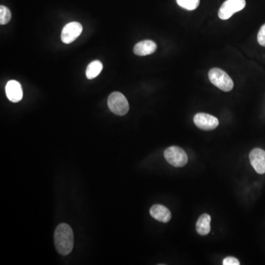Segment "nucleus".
I'll return each instance as SVG.
<instances>
[{
    "label": "nucleus",
    "mask_w": 265,
    "mask_h": 265,
    "mask_svg": "<svg viewBox=\"0 0 265 265\" xmlns=\"http://www.w3.org/2000/svg\"><path fill=\"white\" fill-rule=\"evenodd\" d=\"M54 242L58 253L62 256L69 254L74 246V234L71 227L67 224H60L55 229Z\"/></svg>",
    "instance_id": "f257e3e1"
},
{
    "label": "nucleus",
    "mask_w": 265,
    "mask_h": 265,
    "mask_svg": "<svg viewBox=\"0 0 265 265\" xmlns=\"http://www.w3.org/2000/svg\"><path fill=\"white\" fill-rule=\"evenodd\" d=\"M209 78L212 84L222 91L228 92L234 88V82L229 75L222 69L214 68L209 72Z\"/></svg>",
    "instance_id": "f03ea898"
},
{
    "label": "nucleus",
    "mask_w": 265,
    "mask_h": 265,
    "mask_svg": "<svg viewBox=\"0 0 265 265\" xmlns=\"http://www.w3.org/2000/svg\"><path fill=\"white\" fill-rule=\"evenodd\" d=\"M108 106L114 114L124 116L129 110V103L126 97L119 91H114L108 98Z\"/></svg>",
    "instance_id": "7ed1b4c3"
},
{
    "label": "nucleus",
    "mask_w": 265,
    "mask_h": 265,
    "mask_svg": "<svg viewBox=\"0 0 265 265\" xmlns=\"http://www.w3.org/2000/svg\"><path fill=\"white\" fill-rule=\"evenodd\" d=\"M164 157L169 164L173 167H184L188 162V156L182 148L177 146H172L164 151Z\"/></svg>",
    "instance_id": "20e7f679"
},
{
    "label": "nucleus",
    "mask_w": 265,
    "mask_h": 265,
    "mask_svg": "<svg viewBox=\"0 0 265 265\" xmlns=\"http://www.w3.org/2000/svg\"><path fill=\"white\" fill-rule=\"evenodd\" d=\"M245 5V0H226L221 5L218 16L221 20H228L236 13L244 9Z\"/></svg>",
    "instance_id": "39448f33"
},
{
    "label": "nucleus",
    "mask_w": 265,
    "mask_h": 265,
    "mask_svg": "<svg viewBox=\"0 0 265 265\" xmlns=\"http://www.w3.org/2000/svg\"><path fill=\"white\" fill-rule=\"evenodd\" d=\"M82 31V25L76 22L66 24L61 32V41L64 44L72 43L79 37Z\"/></svg>",
    "instance_id": "423d86ee"
},
{
    "label": "nucleus",
    "mask_w": 265,
    "mask_h": 265,
    "mask_svg": "<svg viewBox=\"0 0 265 265\" xmlns=\"http://www.w3.org/2000/svg\"><path fill=\"white\" fill-rule=\"evenodd\" d=\"M195 125L204 131H212L219 125L218 118L205 113H197L194 117Z\"/></svg>",
    "instance_id": "0eeeda50"
},
{
    "label": "nucleus",
    "mask_w": 265,
    "mask_h": 265,
    "mask_svg": "<svg viewBox=\"0 0 265 265\" xmlns=\"http://www.w3.org/2000/svg\"><path fill=\"white\" fill-rule=\"evenodd\" d=\"M250 164L253 166L256 173L259 174L265 173V151L263 150L256 148L250 152Z\"/></svg>",
    "instance_id": "6e6552de"
},
{
    "label": "nucleus",
    "mask_w": 265,
    "mask_h": 265,
    "mask_svg": "<svg viewBox=\"0 0 265 265\" xmlns=\"http://www.w3.org/2000/svg\"><path fill=\"white\" fill-rule=\"evenodd\" d=\"M7 97L12 103H18L22 100L23 91L21 84L18 81H10L5 87Z\"/></svg>",
    "instance_id": "1a4fd4ad"
},
{
    "label": "nucleus",
    "mask_w": 265,
    "mask_h": 265,
    "mask_svg": "<svg viewBox=\"0 0 265 265\" xmlns=\"http://www.w3.org/2000/svg\"><path fill=\"white\" fill-rule=\"evenodd\" d=\"M151 217L159 222H168L171 220L172 215L170 211L163 205L155 204L150 210Z\"/></svg>",
    "instance_id": "9d476101"
},
{
    "label": "nucleus",
    "mask_w": 265,
    "mask_h": 265,
    "mask_svg": "<svg viewBox=\"0 0 265 265\" xmlns=\"http://www.w3.org/2000/svg\"><path fill=\"white\" fill-rule=\"evenodd\" d=\"M156 49L157 45L155 42L151 40H145L135 45L133 52L139 56H145L154 53Z\"/></svg>",
    "instance_id": "9b49d317"
},
{
    "label": "nucleus",
    "mask_w": 265,
    "mask_h": 265,
    "mask_svg": "<svg viewBox=\"0 0 265 265\" xmlns=\"http://www.w3.org/2000/svg\"><path fill=\"white\" fill-rule=\"evenodd\" d=\"M196 231L202 236H206L211 231V217L207 214H203L198 219L196 223Z\"/></svg>",
    "instance_id": "f8f14e48"
},
{
    "label": "nucleus",
    "mask_w": 265,
    "mask_h": 265,
    "mask_svg": "<svg viewBox=\"0 0 265 265\" xmlns=\"http://www.w3.org/2000/svg\"><path fill=\"white\" fill-rule=\"evenodd\" d=\"M103 68V64L100 61H94L90 63L86 71L87 78L89 80L94 79L100 75Z\"/></svg>",
    "instance_id": "ddd939ff"
},
{
    "label": "nucleus",
    "mask_w": 265,
    "mask_h": 265,
    "mask_svg": "<svg viewBox=\"0 0 265 265\" xmlns=\"http://www.w3.org/2000/svg\"><path fill=\"white\" fill-rule=\"evenodd\" d=\"M176 1L179 6L188 11L196 9L200 4V0H176Z\"/></svg>",
    "instance_id": "4468645a"
},
{
    "label": "nucleus",
    "mask_w": 265,
    "mask_h": 265,
    "mask_svg": "<svg viewBox=\"0 0 265 265\" xmlns=\"http://www.w3.org/2000/svg\"><path fill=\"white\" fill-rule=\"evenodd\" d=\"M11 19V11L7 7L0 6V24L2 25L8 24Z\"/></svg>",
    "instance_id": "2eb2a0df"
},
{
    "label": "nucleus",
    "mask_w": 265,
    "mask_h": 265,
    "mask_svg": "<svg viewBox=\"0 0 265 265\" xmlns=\"http://www.w3.org/2000/svg\"><path fill=\"white\" fill-rule=\"evenodd\" d=\"M257 39L259 44L265 46V24H263L259 30Z\"/></svg>",
    "instance_id": "dca6fc26"
},
{
    "label": "nucleus",
    "mask_w": 265,
    "mask_h": 265,
    "mask_svg": "<svg viewBox=\"0 0 265 265\" xmlns=\"http://www.w3.org/2000/svg\"><path fill=\"white\" fill-rule=\"evenodd\" d=\"M222 265H240V262L238 259H236L234 257H227L225 258L222 262Z\"/></svg>",
    "instance_id": "f3484780"
}]
</instances>
